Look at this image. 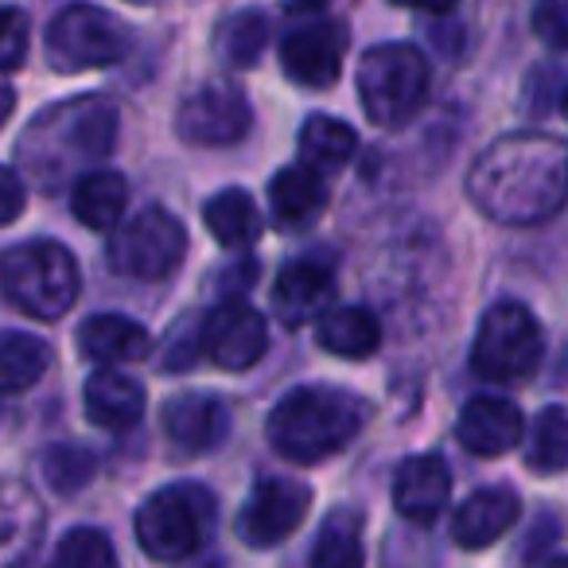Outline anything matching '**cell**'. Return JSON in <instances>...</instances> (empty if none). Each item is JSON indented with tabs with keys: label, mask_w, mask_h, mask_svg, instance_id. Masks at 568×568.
I'll return each instance as SVG.
<instances>
[{
	"label": "cell",
	"mask_w": 568,
	"mask_h": 568,
	"mask_svg": "<svg viewBox=\"0 0 568 568\" xmlns=\"http://www.w3.org/2000/svg\"><path fill=\"white\" fill-rule=\"evenodd\" d=\"M467 195L487 219L506 226H534L565 206L568 152L557 136L514 133L490 144L471 168Z\"/></svg>",
	"instance_id": "cell-1"
},
{
	"label": "cell",
	"mask_w": 568,
	"mask_h": 568,
	"mask_svg": "<svg viewBox=\"0 0 568 568\" xmlns=\"http://www.w3.org/2000/svg\"><path fill=\"white\" fill-rule=\"evenodd\" d=\"M366 425V402L339 386H296L268 413V444L288 464H324L339 456Z\"/></svg>",
	"instance_id": "cell-2"
},
{
	"label": "cell",
	"mask_w": 568,
	"mask_h": 568,
	"mask_svg": "<svg viewBox=\"0 0 568 568\" xmlns=\"http://www.w3.org/2000/svg\"><path fill=\"white\" fill-rule=\"evenodd\" d=\"M0 288L32 320H59L74 308L82 293L79 261L67 245L51 237L12 245L0 257Z\"/></svg>",
	"instance_id": "cell-3"
},
{
	"label": "cell",
	"mask_w": 568,
	"mask_h": 568,
	"mask_svg": "<svg viewBox=\"0 0 568 568\" xmlns=\"http://www.w3.org/2000/svg\"><path fill=\"white\" fill-rule=\"evenodd\" d=\"M363 113L378 129H402L428 102V63L413 43H382L363 55L355 71Z\"/></svg>",
	"instance_id": "cell-4"
},
{
	"label": "cell",
	"mask_w": 568,
	"mask_h": 568,
	"mask_svg": "<svg viewBox=\"0 0 568 568\" xmlns=\"http://www.w3.org/2000/svg\"><path fill=\"white\" fill-rule=\"evenodd\" d=\"M136 541L152 560H187L191 552L203 549L206 534L214 526V498L211 490L175 483L156 495H149L136 510Z\"/></svg>",
	"instance_id": "cell-5"
},
{
	"label": "cell",
	"mask_w": 568,
	"mask_h": 568,
	"mask_svg": "<svg viewBox=\"0 0 568 568\" xmlns=\"http://www.w3.org/2000/svg\"><path fill=\"white\" fill-rule=\"evenodd\" d=\"M545 332L518 301H498L483 312L471 343V371L487 382H521L541 366Z\"/></svg>",
	"instance_id": "cell-6"
},
{
	"label": "cell",
	"mask_w": 568,
	"mask_h": 568,
	"mask_svg": "<svg viewBox=\"0 0 568 568\" xmlns=\"http://www.w3.org/2000/svg\"><path fill=\"white\" fill-rule=\"evenodd\" d=\"M187 257V230L164 206H144L141 214L118 222L110 237V265L133 281H164Z\"/></svg>",
	"instance_id": "cell-7"
},
{
	"label": "cell",
	"mask_w": 568,
	"mask_h": 568,
	"mask_svg": "<svg viewBox=\"0 0 568 568\" xmlns=\"http://www.w3.org/2000/svg\"><path fill=\"white\" fill-rule=\"evenodd\" d=\"M129 43V28L98 4H67L48 28V59L63 74L121 63Z\"/></svg>",
	"instance_id": "cell-8"
},
{
	"label": "cell",
	"mask_w": 568,
	"mask_h": 568,
	"mask_svg": "<svg viewBox=\"0 0 568 568\" xmlns=\"http://www.w3.org/2000/svg\"><path fill=\"white\" fill-rule=\"evenodd\" d=\"M312 510V487L301 479H261L237 514V537L250 549H273L301 529Z\"/></svg>",
	"instance_id": "cell-9"
},
{
	"label": "cell",
	"mask_w": 568,
	"mask_h": 568,
	"mask_svg": "<svg viewBox=\"0 0 568 568\" xmlns=\"http://www.w3.org/2000/svg\"><path fill=\"white\" fill-rule=\"evenodd\" d=\"M199 347L214 366L230 374H242L250 366H257L265 358L268 347V327L253 304H245L242 296L219 304L211 316L199 324Z\"/></svg>",
	"instance_id": "cell-10"
},
{
	"label": "cell",
	"mask_w": 568,
	"mask_h": 568,
	"mask_svg": "<svg viewBox=\"0 0 568 568\" xmlns=\"http://www.w3.org/2000/svg\"><path fill=\"white\" fill-rule=\"evenodd\" d=\"M253 125V110L250 98L237 87H203L180 105L175 113V129L187 144H199V149H226V144H237Z\"/></svg>",
	"instance_id": "cell-11"
},
{
	"label": "cell",
	"mask_w": 568,
	"mask_h": 568,
	"mask_svg": "<svg viewBox=\"0 0 568 568\" xmlns=\"http://www.w3.org/2000/svg\"><path fill=\"white\" fill-rule=\"evenodd\" d=\"M347 59V28L339 20H312L284 36L281 67L296 87L327 90L339 82Z\"/></svg>",
	"instance_id": "cell-12"
},
{
	"label": "cell",
	"mask_w": 568,
	"mask_h": 568,
	"mask_svg": "<svg viewBox=\"0 0 568 568\" xmlns=\"http://www.w3.org/2000/svg\"><path fill=\"white\" fill-rule=\"evenodd\" d=\"M332 268L316 257H296L281 268L273 284V312L284 327H304L332 308Z\"/></svg>",
	"instance_id": "cell-13"
},
{
	"label": "cell",
	"mask_w": 568,
	"mask_h": 568,
	"mask_svg": "<svg viewBox=\"0 0 568 568\" xmlns=\"http://www.w3.org/2000/svg\"><path fill=\"white\" fill-rule=\"evenodd\" d=\"M55 121H63L59 156L67 164H82V160H102L118 144V105L110 98H82V102L55 105Z\"/></svg>",
	"instance_id": "cell-14"
},
{
	"label": "cell",
	"mask_w": 568,
	"mask_h": 568,
	"mask_svg": "<svg viewBox=\"0 0 568 568\" xmlns=\"http://www.w3.org/2000/svg\"><path fill=\"white\" fill-rule=\"evenodd\" d=\"M456 436L471 456L495 459L506 456L510 448H518V440L526 436V417L506 397L483 394L464 405V413L456 420Z\"/></svg>",
	"instance_id": "cell-15"
},
{
	"label": "cell",
	"mask_w": 568,
	"mask_h": 568,
	"mask_svg": "<svg viewBox=\"0 0 568 568\" xmlns=\"http://www.w3.org/2000/svg\"><path fill=\"white\" fill-rule=\"evenodd\" d=\"M452 495V471L444 464V456L436 452H420L409 456L394 475V506L405 521L413 526H433L444 514Z\"/></svg>",
	"instance_id": "cell-16"
},
{
	"label": "cell",
	"mask_w": 568,
	"mask_h": 568,
	"mask_svg": "<svg viewBox=\"0 0 568 568\" xmlns=\"http://www.w3.org/2000/svg\"><path fill=\"white\" fill-rule=\"evenodd\" d=\"M160 425H164V436L175 448L199 456V452H211L226 440L230 409L214 394H175L164 405Z\"/></svg>",
	"instance_id": "cell-17"
},
{
	"label": "cell",
	"mask_w": 568,
	"mask_h": 568,
	"mask_svg": "<svg viewBox=\"0 0 568 568\" xmlns=\"http://www.w3.org/2000/svg\"><path fill=\"white\" fill-rule=\"evenodd\" d=\"M518 510H521L518 490H510V487L475 490V495L456 510V518H452V541L467 552L490 549V545L518 521Z\"/></svg>",
	"instance_id": "cell-18"
},
{
	"label": "cell",
	"mask_w": 568,
	"mask_h": 568,
	"mask_svg": "<svg viewBox=\"0 0 568 568\" xmlns=\"http://www.w3.org/2000/svg\"><path fill=\"white\" fill-rule=\"evenodd\" d=\"M144 386L133 378V374L121 371H94L87 378V389H82V409H87V420L105 433H125L136 420L144 417Z\"/></svg>",
	"instance_id": "cell-19"
},
{
	"label": "cell",
	"mask_w": 568,
	"mask_h": 568,
	"mask_svg": "<svg viewBox=\"0 0 568 568\" xmlns=\"http://www.w3.org/2000/svg\"><path fill=\"white\" fill-rule=\"evenodd\" d=\"M43 534V510L24 483H0V568H24Z\"/></svg>",
	"instance_id": "cell-20"
},
{
	"label": "cell",
	"mask_w": 568,
	"mask_h": 568,
	"mask_svg": "<svg viewBox=\"0 0 568 568\" xmlns=\"http://www.w3.org/2000/svg\"><path fill=\"white\" fill-rule=\"evenodd\" d=\"M79 347L98 366H125L141 363L152 351V339L136 320L118 316V312H98L79 327Z\"/></svg>",
	"instance_id": "cell-21"
},
{
	"label": "cell",
	"mask_w": 568,
	"mask_h": 568,
	"mask_svg": "<svg viewBox=\"0 0 568 568\" xmlns=\"http://www.w3.org/2000/svg\"><path fill=\"white\" fill-rule=\"evenodd\" d=\"M316 343L335 358H351L363 363L382 347V324L374 312L358 308V304H343V308H327L316 320Z\"/></svg>",
	"instance_id": "cell-22"
},
{
	"label": "cell",
	"mask_w": 568,
	"mask_h": 568,
	"mask_svg": "<svg viewBox=\"0 0 568 568\" xmlns=\"http://www.w3.org/2000/svg\"><path fill=\"white\" fill-rule=\"evenodd\" d=\"M71 206L87 230H113L129 206V183L113 168H90L74 180Z\"/></svg>",
	"instance_id": "cell-23"
},
{
	"label": "cell",
	"mask_w": 568,
	"mask_h": 568,
	"mask_svg": "<svg viewBox=\"0 0 568 568\" xmlns=\"http://www.w3.org/2000/svg\"><path fill=\"white\" fill-rule=\"evenodd\" d=\"M268 206L281 226H308L327 206V180L304 164L281 168L268 183Z\"/></svg>",
	"instance_id": "cell-24"
},
{
	"label": "cell",
	"mask_w": 568,
	"mask_h": 568,
	"mask_svg": "<svg viewBox=\"0 0 568 568\" xmlns=\"http://www.w3.org/2000/svg\"><path fill=\"white\" fill-rule=\"evenodd\" d=\"M358 149V133L339 118H327V113H316V118L304 121L301 129V164L312 168L316 175H335L355 160Z\"/></svg>",
	"instance_id": "cell-25"
},
{
	"label": "cell",
	"mask_w": 568,
	"mask_h": 568,
	"mask_svg": "<svg viewBox=\"0 0 568 568\" xmlns=\"http://www.w3.org/2000/svg\"><path fill=\"white\" fill-rule=\"evenodd\" d=\"M203 222L214 242L226 245V250H245V245H253L261 237V211L250 191L242 187H226L206 199Z\"/></svg>",
	"instance_id": "cell-26"
},
{
	"label": "cell",
	"mask_w": 568,
	"mask_h": 568,
	"mask_svg": "<svg viewBox=\"0 0 568 568\" xmlns=\"http://www.w3.org/2000/svg\"><path fill=\"white\" fill-rule=\"evenodd\" d=\"M51 347L28 332H0V394H24L48 374Z\"/></svg>",
	"instance_id": "cell-27"
},
{
	"label": "cell",
	"mask_w": 568,
	"mask_h": 568,
	"mask_svg": "<svg viewBox=\"0 0 568 568\" xmlns=\"http://www.w3.org/2000/svg\"><path fill=\"white\" fill-rule=\"evenodd\" d=\"M363 514L332 510L312 545V568H363Z\"/></svg>",
	"instance_id": "cell-28"
},
{
	"label": "cell",
	"mask_w": 568,
	"mask_h": 568,
	"mask_svg": "<svg viewBox=\"0 0 568 568\" xmlns=\"http://www.w3.org/2000/svg\"><path fill=\"white\" fill-rule=\"evenodd\" d=\"M265 43H268V20L261 17L257 9L234 12V17L222 20V28L214 32V51H219V59L237 67V71L257 63Z\"/></svg>",
	"instance_id": "cell-29"
},
{
	"label": "cell",
	"mask_w": 568,
	"mask_h": 568,
	"mask_svg": "<svg viewBox=\"0 0 568 568\" xmlns=\"http://www.w3.org/2000/svg\"><path fill=\"white\" fill-rule=\"evenodd\" d=\"M526 464L541 475H557L568 464V413L565 405H549L537 413L526 444Z\"/></svg>",
	"instance_id": "cell-30"
},
{
	"label": "cell",
	"mask_w": 568,
	"mask_h": 568,
	"mask_svg": "<svg viewBox=\"0 0 568 568\" xmlns=\"http://www.w3.org/2000/svg\"><path fill=\"white\" fill-rule=\"evenodd\" d=\"M48 568H118V552L102 529L74 526L71 534L59 537Z\"/></svg>",
	"instance_id": "cell-31"
},
{
	"label": "cell",
	"mask_w": 568,
	"mask_h": 568,
	"mask_svg": "<svg viewBox=\"0 0 568 568\" xmlns=\"http://www.w3.org/2000/svg\"><path fill=\"white\" fill-rule=\"evenodd\" d=\"M98 471L94 452H87L82 444H55L43 452V479L51 483V490L59 495H74L82 490Z\"/></svg>",
	"instance_id": "cell-32"
},
{
	"label": "cell",
	"mask_w": 568,
	"mask_h": 568,
	"mask_svg": "<svg viewBox=\"0 0 568 568\" xmlns=\"http://www.w3.org/2000/svg\"><path fill=\"white\" fill-rule=\"evenodd\" d=\"M32 43V24L20 9H0V71H20Z\"/></svg>",
	"instance_id": "cell-33"
},
{
	"label": "cell",
	"mask_w": 568,
	"mask_h": 568,
	"mask_svg": "<svg viewBox=\"0 0 568 568\" xmlns=\"http://www.w3.org/2000/svg\"><path fill=\"white\" fill-rule=\"evenodd\" d=\"M529 87H537V90H529V94H526V105H529V110H537V118L565 105V74H560L557 63L541 67V71H534Z\"/></svg>",
	"instance_id": "cell-34"
},
{
	"label": "cell",
	"mask_w": 568,
	"mask_h": 568,
	"mask_svg": "<svg viewBox=\"0 0 568 568\" xmlns=\"http://www.w3.org/2000/svg\"><path fill=\"white\" fill-rule=\"evenodd\" d=\"M565 0H537L534 4V32L549 43L552 51H565Z\"/></svg>",
	"instance_id": "cell-35"
},
{
	"label": "cell",
	"mask_w": 568,
	"mask_h": 568,
	"mask_svg": "<svg viewBox=\"0 0 568 568\" xmlns=\"http://www.w3.org/2000/svg\"><path fill=\"white\" fill-rule=\"evenodd\" d=\"M199 355H203V347H199V327L191 332V320H187V324L175 327L172 343H168V351H164V366L172 374H183L187 366H195Z\"/></svg>",
	"instance_id": "cell-36"
},
{
	"label": "cell",
	"mask_w": 568,
	"mask_h": 568,
	"mask_svg": "<svg viewBox=\"0 0 568 568\" xmlns=\"http://www.w3.org/2000/svg\"><path fill=\"white\" fill-rule=\"evenodd\" d=\"M28 206V187L24 180H20L12 168L0 164V226H9V222H17L20 214H24Z\"/></svg>",
	"instance_id": "cell-37"
},
{
	"label": "cell",
	"mask_w": 568,
	"mask_h": 568,
	"mask_svg": "<svg viewBox=\"0 0 568 568\" xmlns=\"http://www.w3.org/2000/svg\"><path fill=\"white\" fill-rule=\"evenodd\" d=\"M405 9H420V12H448L456 0H397Z\"/></svg>",
	"instance_id": "cell-38"
},
{
	"label": "cell",
	"mask_w": 568,
	"mask_h": 568,
	"mask_svg": "<svg viewBox=\"0 0 568 568\" xmlns=\"http://www.w3.org/2000/svg\"><path fill=\"white\" fill-rule=\"evenodd\" d=\"M12 105H17V90H12L9 82H0V125H4V121H9Z\"/></svg>",
	"instance_id": "cell-39"
},
{
	"label": "cell",
	"mask_w": 568,
	"mask_h": 568,
	"mask_svg": "<svg viewBox=\"0 0 568 568\" xmlns=\"http://www.w3.org/2000/svg\"><path fill=\"white\" fill-rule=\"evenodd\" d=\"M327 0H293V12H304V9H324Z\"/></svg>",
	"instance_id": "cell-40"
},
{
	"label": "cell",
	"mask_w": 568,
	"mask_h": 568,
	"mask_svg": "<svg viewBox=\"0 0 568 568\" xmlns=\"http://www.w3.org/2000/svg\"><path fill=\"white\" fill-rule=\"evenodd\" d=\"M545 568H568V560H565V557H560V552H557V557H549V565H545Z\"/></svg>",
	"instance_id": "cell-41"
},
{
	"label": "cell",
	"mask_w": 568,
	"mask_h": 568,
	"mask_svg": "<svg viewBox=\"0 0 568 568\" xmlns=\"http://www.w3.org/2000/svg\"><path fill=\"white\" fill-rule=\"evenodd\" d=\"M129 4H141V9H152V4H164V0H129Z\"/></svg>",
	"instance_id": "cell-42"
}]
</instances>
